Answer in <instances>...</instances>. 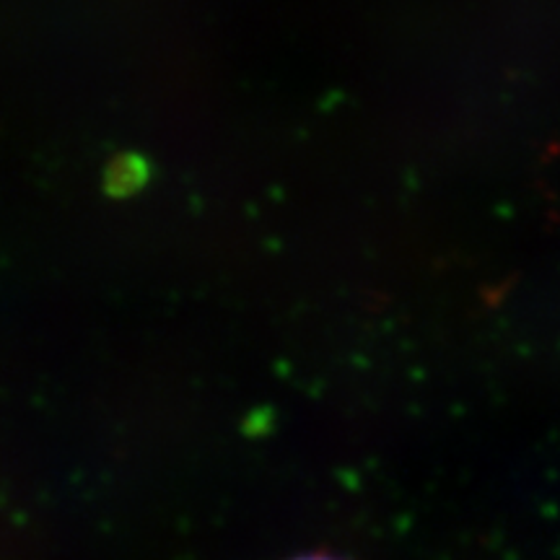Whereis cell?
<instances>
[{"label":"cell","mask_w":560,"mask_h":560,"mask_svg":"<svg viewBox=\"0 0 560 560\" xmlns=\"http://www.w3.org/2000/svg\"><path fill=\"white\" fill-rule=\"evenodd\" d=\"M291 560H342V558L330 556V552H310V556H299V558H291Z\"/></svg>","instance_id":"1"}]
</instances>
